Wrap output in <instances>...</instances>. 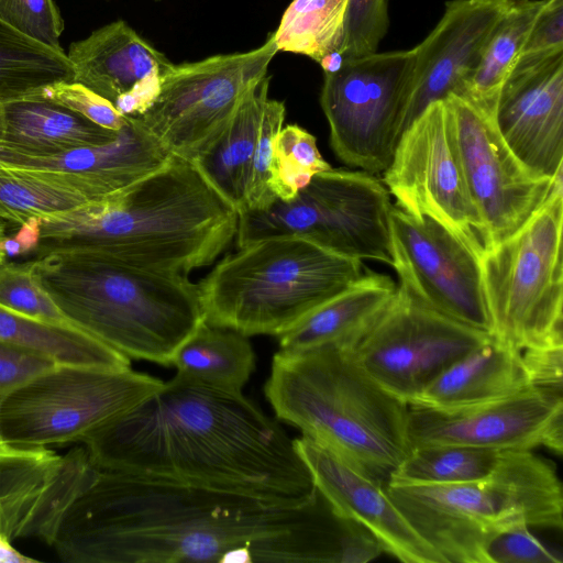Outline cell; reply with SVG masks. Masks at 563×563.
Listing matches in <instances>:
<instances>
[{"instance_id":"cell-1","label":"cell","mask_w":563,"mask_h":563,"mask_svg":"<svg viewBox=\"0 0 563 563\" xmlns=\"http://www.w3.org/2000/svg\"><path fill=\"white\" fill-rule=\"evenodd\" d=\"M68 563H366L372 534L318 492L288 508L185 483L101 471L51 544Z\"/></svg>"},{"instance_id":"cell-2","label":"cell","mask_w":563,"mask_h":563,"mask_svg":"<svg viewBox=\"0 0 563 563\" xmlns=\"http://www.w3.org/2000/svg\"><path fill=\"white\" fill-rule=\"evenodd\" d=\"M101 471L163 478L298 508L318 489L285 429L242 391L179 375L80 442Z\"/></svg>"},{"instance_id":"cell-3","label":"cell","mask_w":563,"mask_h":563,"mask_svg":"<svg viewBox=\"0 0 563 563\" xmlns=\"http://www.w3.org/2000/svg\"><path fill=\"white\" fill-rule=\"evenodd\" d=\"M238 220L192 161L172 155L123 190L42 219L34 258L82 253L188 275L227 249Z\"/></svg>"},{"instance_id":"cell-4","label":"cell","mask_w":563,"mask_h":563,"mask_svg":"<svg viewBox=\"0 0 563 563\" xmlns=\"http://www.w3.org/2000/svg\"><path fill=\"white\" fill-rule=\"evenodd\" d=\"M264 393L277 419L384 484L412 450L408 404L382 388L354 350H278Z\"/></svg>"},{"instance_id":"cell-5","label":"cell","mask_w":563,"mask_h":563,"mask_svg":"<svg viewBox=\"0 0 563 563\" xmlns=\"http://www.w3.org/2000/svg\"><path fill=\"white\" fill-rule=\"evenodd\" d=\"M33 262L71 323L130 360L170 366L205 321L197 284L187 275L82 253H51Z\"/></svg>"},{"instance_id":"cell-6","label":"cell","mask_w":563,"mask_h":563,"mask_svg":"<svg viewBox=\"0 0 563 563\" xmlns=\"http://www.w3.org/2000/svg\"><path fill=\"white\" fill-rule=\"evenodd\" d=\"M385 488L412 528L446 563H486L489 539L519 522L563 527L560 478L532 450L501 451L495 468L482 481L451 485L387 482Z\"/></svg>"},{"instance_id":"cell-7","label":"cell","mask_w":563,"mask_h":563,"mask_svg":"<svg viewBox=\"0 0 563 563\" xmlns=\"http://www.w3.org/2000/svg\"><path fill=\"white\" fill-rule=\"evenodd\" d=\"M367 269L306 239L271 236L223 257L197 287L205 322L278 336Z\"/></svg>"},{"instance_id":"cell-8","label":"cell","mask_w":563,"mask_h":563,"mask_svg":"<svg viewBox=\"0 0 563 563\" xmlns=\"http://www.w3.org/2000/svg\"><path fill=\"white\" fill-rule=\"evenodd\" d=\"M481 257L490 335L517 351L563 346V181Z\"/></svg>"},{"instance_id":"cell-9","label":"cell","mask_w":563,"mask_h":563,"mask_svg":"<svg viewBox=\"0 0 563 563\" xmlns=\"http://www.w3.org/2000/svg\"><path fill=\"white\" fill-rule=\"evenodd\" d=\"M390 194L363 170L330 169L297 195L264 210L239 213L238 249L271 236H299L338 255L391 266Z\"/></svg>"},{"instance_id":"cell-10","label":"cell","mask_w":563,"mask_h":563,"mask_svg":"<svg viewBox=\"0 0 563 563\" xmlns=\"http://www.w3.org/2000/svg\"><path fill=\"white\" fill-rule=\"evenodd\" d=\"M163 383L131 367L58 363L5 400L0 412L1 443L49 448L80 442L157 391Z\"/></svg>"},{"instance_id":"cell-11","label":"cell","mask_w":563,"mask_h":563,"mask_svg":"<svg viewBox=\"0 0 563 563\" xmlns=\"http://www.w3.org/2000/svg\"><path fill=\"white\" fill-rule=\"evenodd\" d=\"M415 49L341 59L324 71L320 104L335 155L351 167L383 173L399 141Z\"/></svg>"},{"instance_id":"cell-12","label":"cell","mask_w":563,"mask_h":563,"mask_svg":"<svg viewBox=\"0 0 563 563\" xmlns=\"http://www.w3.org/2000/svg\"><path fill=\"white\" fill-rule=\"evenodd\" d=\"M274 35L245 53L172 65L141 126L169 154L195 158L227 125L245 95L267 74L277 53Z\"/></svg>"},{"instance_id":"cell-13","label":"cell","mask_w":563,"mask_h":563,"mask_svg":"<svg viewBox=\"0 0 563 563\" xmlns=\"http://www.w3.org/2000/svg\"><path fill=\"white\" fill-rule=\"evenodd\" d=\"M383 183L404 212L438 221L479 258L490 249L468 194L445 100L429 104L404 132Z\"/></svg>"},{"instance_id":"cell-14","label":"cell","mask_w":563,"mask_h":563,"mask_svg":"<svg viewBox=\"0 0 563 563\" xmlns=\"http://www.w3.org/2000/svg\"><path fill=\"white\" fill-rule=\"evenodd\" d=\"M490 338L423 306L397 286L354 355L382 388L409 405L451 364Z\"/></svg>"},{"instance_id":"cell-15","label":"cell","mask_w":563,"mask_h":563,"mask_svg":"<svg viewBox=\"0 0 563 563\" xmlns=\"http://www.w3.org/2000/svg\"><path fill=\"white\" fill-rule=\"evenodd\" d=\"M390 249L400 289L423 306L490 334L481 258L452 231L393 206Z\"/></svg>"},{"instance_id":"cell-16","label":"cell","mask_w":563,"mask_h":563,"mask_svg":"<svg viewBox=\"0 0 563 563\" xmlns=\"http://www.w3.org/2000/svg\"><path fill=\"white\" fill-rule=\"evenodd\" d=\"M444 100L452 114L468 194L492 247L527 222L562 173L553 178L536 174L508 147L494 114L457 95Z\"/></svg>"},{"instance_id":"cell-17","label":"cell","mask_w":563,"mask_h":563,"mask_svg":"<svg viewBox=\"0 0 563 563\" xmlns=\"http://www.w3.org/2000/svg\"><path fill=\"white\" fill-rule=\"evenodd\" d=\"M411 448L432 444L493 451H563L562 391L531 387L515 396L471 409L443 412L408 405Z\"/></svg>"},{"instance_id":"cell-18","label":"cell","mask_w":563,"mask_h":563,"mask_svg":"<svg viewBox=\"0 0 563 563\" xmlns=\"http://www.w3.org/2000/svg\"><path fill=\"white\" fill-rule=\"evenodd\" d=\"M514 1L445 2L437 25L413 47L415 64L400 120V137L429 104L460 93L478 65L495 27Z\"/></svg>"},{"instance_id":"cell-19","label":"cell","mask_w":563,"mask_h":563,"mask_svg":"<svg viewBox=\"0 0 563 563\" xmlns=\"http://www.w3.org/2000/svg\"><path fill=\"white\" fill-rule=\"evenodd\" d=\"M294 443L318 492L336 512L369 531L383 552L405 563H446L404 517L384 483L308 437Z\"/></svg>"},{"instance_id":"cell-20","label":"cell","mask_w":563,"mask_h":563,"mask_svg":"<svg viewBox=\"0 0 563 563\" xmlns=\"http://www.w3.org/2000/svg\"><path fill=\"white\" fill-rule=\"evenodd\" d=\"M66 55L75 69V81L109 100L126 117H139L153 104L162 77L172 65L123 20L73 42Z\"/></svg>"},{"instance_id":"cell-21","label":"cell","mask_w":563,"mask_h":563,"mask_svg":"<svg viewBox=\"0 0 563 563\" xmlns=\"http://www.w3.org/2000/svg\"><path fill=\"white\" fill-rule=\"evenodd\" d=\"M512 153L532 172L553 178L563 172V55L512 71L495 113Z\"/></svg>"},{"instance_id":"cell-22","label":"cell","mask_w":563,"mask_h":563,"mask_svg":"<svg viewBox=\"0 0 563 563\" xmlns=\"http://www.w3.org/2000/svg\"><path fill=\"white\" fill-rule=\"evenodd\" d=\"M170 156L135 117H129L128 123L108 143L75 148L49 157L0 153V165L63 174L90 201H97L155 172Z\"/></svg>"},{"instance_id":"cell-23","label":"cell","mask_w":563,"mask_h":563,"mask_svg":"<svg viewBox=\"0 0 563 563\" xmlns=\"http://www.w3.org/2000/svg\"><path fill=\"white\" fill-rule=\"evenodd\" d=\"M534 387L522 352L493 336L438 375L409 405L454 412Z\"/></svg>"},{"instance_id":"cell-24","label":"cell","mask_w":563,"mask_h":563,"mask_svg":"<svg viewBox=\"0 0 563 563\" xmlns=\"http://www.w3.org/2000/svg\"><path fill=\"white\" fill-rule=\"evenodd\" d=\"M396 291L397 286L389 276L368 268L353 285L279 334V350L301 352L321 346L355 350Z\"/></svg>"},{"instance_id":"cell-25","label":"cell","mask_w":563,"mask_h":563,"mask_svg":"<svg viewBox=\"0 0 563 563\" xmlns=\"http://www.w3.org/2000/svg\"><path fill=\"white\" fill-rule=\"evenodd\" d=\"M2 108L4 134L0 153L49 157L108 143L118 134L42 98L16 99L2 103Z\"/></svg>"},{"instance_id":"cell-26","label":"cell","mask_w":563,"mask_h":563,"mask_svg":"<svg viewBox=\"0 0 563 563\" xmlns=\"http://www.w3.org/2000/svg\"><path fill=\"white\" fill-rule=\"evenodd\" d=\"M269 80L271 76L266 75L245 95L223 130L191 159L238 213L246 207L252 159Z\"/></svg>"},{"instance_id":"cell-27","label":"cell","mask_w":563,"mask_h":563,"mask_svg":"<svg viewBox=\"0 0 563 563\" xmlns=\"http://www.w3.org/2000/svg\"><path fill=\"white\" fill-rule=\"evenodd\" d=\"M97 473L82 445L70 450L49 482L0 500V533L12 541L35 538L51 545L67 509Z\"/></svg>"},{"instance_id":"cell-28","label":"cell","mask_w":563,"mask_h":563,"mask_svg":"<svg viewBox=\"0 0 563 563\" xmlns=\"http://www.w3.org/2000/svg\"><path fill=\"white\" fill-rule=\"evenodd\" d=\"M176 374L227 391H242L255 369L249 336L202 322L176 351Z\"/></svg>"},{"instance_id":"cell-29","label":"cell","mask_w":563,"mask_h":563,"mask_svg":"<svg viewBox=\"0 0 563 563\" xmlns=\"http://www.w3.org/2000/svg\"><path fill=\"white\" fill-rule=\"evenodd\" d=\"M547 0H515L495 27L478 65L457 96L495 115L501 89L512 74Z\"/></svg>"},{"instance_id":"cell-30","label":"cell","mask_w":563,"mask_h":563,"mask_svg":"<svg viewBox=\"0 0 563 563\" xmlns=\"http://www.w3.org/2000/svg\"><path fill=\"white\" fill-rule=\"evenodd\" d=\"M59 81H75L66 53L51 49L0 20V103L26 98Z\"/></svg>"},{"instance_id":"cell-31","label":"cell","mask_w":563,"mask_h":563,"mask_svg":"<svg viewBox=\"0 0 563 563\" xmlns=\"http://www.w3.org/2000/svg\"><path fill=\"white\" fill-rule=\"evenodd\" d=\"M0 340L41 352L57 363L131 367V360L78 329L40 323L0 307Z\"/></svg>"},{"instance_id":"cell-32","label":"cell","mask_w":563,"mask_h":563,"mask_svg":"<svg viewBox=\"0 0 563 563\" xmlns=\"http://www.w3.org/2000/svg\"><path fill=\"white\" fill-rule=\"evenodd\" d=\"M90 199L60 174L0 165V219L20 225L76 209Z\"/></svg>"},{"instance_id":"cell-33","label":"cell","mask_w":563,"mask_h":563,"mask_svg":"<svg viewBox=\"0 0 563 563\" xmlns=\"http://www.w3.org/2000/svg\"><path fill=\"white\" fill-rule=\"evenodd\" d=\"M349 0H292L273 33L277 51L306 55L320 65L336 54Z\"/></svg>"},{"instance_id":"cell-34","label":"cell","mask_w":563,"mask_h":563,"mask_svg":"<svg viewBox=\"0 0 563 563\" xmlns=\"http://www.w3.org/2000/svg\"><path fill=\"white\" fill-rule=\"evenodd\" d=\"M500 452L453 444L416 446L387 482L451 485L482 481L495 468Z\"/></svg>"},{"instance_id":"cell-35","label":"cell","mask_w":563,"mask_h":563,"mask_svg":"<svg viewBox=\"0 0 563 563\" xmlns=\"http://www.w3.org/2000/svg\"><path fill=\"white\" fill-rule=\"evenodd\" d=\"M330 168L311 133L297 124L280 129L273 143L269 181L276 200L292 199L312 176Z\"/></svg>"},{"instance_id":"cell-36","label":"cell","mask_w":563,"mask_h":563,"mask_svg":"<svg viewBox=\"0 0 563 563\" xmlns=\"http://www.w3.org/2000/svg\"><path fill=\"white\" fill-rule=\"evenodd\" d=\"M0 307L40 323L77 329L41 284L33 260L0 264Z\"/></svg>"},{"instance_id":"cell-37","label":"cell","mask_w":563,"mask_h":563,"mask_svg":"<svg viewBox=\"0 0 563 563\" xmlns=\"http://www.w3.org/2000/svg\"><path fill=\"white\" fill-rule=\"evenodd\" d=\"M64 455L49 448L0 444V500L41 487L60 470Z\"/></svg>"},{"instance_id":"cell-38","label":"cell","mask_w":563,"mask_h":563,"mask_svg":"<svg viewBox=\"0 0 563 563\" xmlns=\"http://www.w3.org/2000/svg\"><path fill=\"white\" fill-rule=\"evenodd\" d=\"M285 114L286 109L283 101L269 98L266 100L252 159L246 207L244 211L264 210L276 200L269 185L273 143L276 135L284 126Z\"/></svg>"},{"instance_id":"cell-39","label":"cell","mask_w":563,"mask_h":563,"mask_svg":"<svg viewBox=\"0 0 563 563\" xmlns=\"http://www.w3.org/2000/svg\"><path fill=\"white\" fill-rule=\"evenodd\" d=\"M388 25L387 0H349L338 55L344 59L377 52Z\"/></svg>"},{"instance_id":"cell-40","label":"cell","mask_w":563,"mask_h":563,"mask_svg":"<svg viewBox=\"0 0 563 563\" xmlns=\"http://www.w3.org/2000/svg\"><path fill=\"white\" fill-rule=\"evenodd\" d=\"M0 20L59 53L64 20L54 0H0Z\"/></svg>"},{"instance_id":"cell-41","label":"cell","mask_w":563,"mask_h":563,"mask_svg":"<svg viewBox=\"0 0 563 563\" xmlns=\"http://www.w3.org/2000/svg\"><path fill=\"white\" fill-rule=\"evenodd\" d=\"M26 98H42L56 102L111 131L121 130L129 120V117L121 114L109 100L77 81L55 82Z\"/></svg>"},{"instance_id":"cell-42","label":"cell","mask_w":563,"mask_h":563,"mask_svg":"<svg viewBox=\"0 0 563 563\" xmlns=\"http://www.w3.org/2000/svg\"><path fill=\"white\" fill-rule=\"evenodd\" d=\"M485 560L486 563H562L561 555L548 549L525 522L496 532L486 544Z\"/></svg>"},{"instance_id":"cell-43","label":"cell","mask_w":563,"mask_h":563,"mask_svg":"<svg viewBox=\"0 0 563 563\" xmlns=\"http://www.w3.org/2000/svg\"><path fill=\"white\" fill-rule=\"evenodd\" d=\"M563 55V0H547L514 71Z\"/></svg>"},{"instance_id":"cell-44","label":"cell","mask_w":563,"mask_h":563,"mask_svg":"<svg viewBox=\"0 0 563 563\" xmlns=\"http://www.w3.org/2000/svg\"><path fill=\"white\" fill-rule=\"evenodd\" d=\"M57 364L41 352L0 340V412L13 391Z\"/></svg>"},{"instance_id":"cell-45","label":"cell","mask_w":563,"mask_h":563,"mask_svg":"<svg viewBox=\"0 0 563 563\" xmlns=\"http://www.w3.org/2000/svg\"><path fill=\"white\" fill-rule=\"evenodd\" d=\"M534 387L562 391L563 346L522 351Z\"/></svg>"},{"instance_id":"cell-46","label":"cell","mask_w":563,"mask_h":563,"mask_svg":"<svg viewBox=\"0 0 563 563\" xmlns=\"http://www.w3.org/2000/svg\"><path fill=\"white\" fill-rule=\"evenodd\" d=\"M42 219L33 218L19 225L16 233L0 241V264L9 258L34 254L40 242Z\"/></svg>"},{"instance_id":"cell-47","label":"cell","mask_w":563,"mask_h":563,"mask_svg":"<svg viewBox=\"0 0 563 563\" xmlns=\"http://www.w3.org/2000/svg\"><path fill=\"white\" fill-rule=\"evenodd\" d=\"M38 560L26 556L12 545V540L0 533V563H35Z\"/></svg>"},{"instance_id":"cell-48","label":"cell","mask_w":563,"mask_h":563,"mask_svg":"<svg viewBox=\"0 0 563 563\" xmlns=\"http://www.w3.org/2000/svg\"><path fill=\"white\" fill-rule=\"evenodd\" d=\"M3 134H4V117H3L2 103H0V145L2 143Z\"/></svg>"},{"instance_id":"cell-49","label":"cell","mask_w":563,"mask_h":563,"mask_svg":"<svg viewBox=\"0 0 563 563\" xmlns=\"http://www.w3.org/2000/svg\"><path fill=\"white\" fill-rule=\"evenodd\" d=\"M7 235L5 221L0 219V241Z\"/></svg>"},{"instance_id":"cell-50","label":"cell","mask_w":563,"mask_h":563,"mask_svg":"<svg viewBox=\"0 0 563 563\" xmlns=\"http://www.w3.org/2000/svg\"><path fill=\"white\" fill-rule=\"evenodd\" d=\"M157 1V0H156Z\"/></svg>"}]
</instances>
